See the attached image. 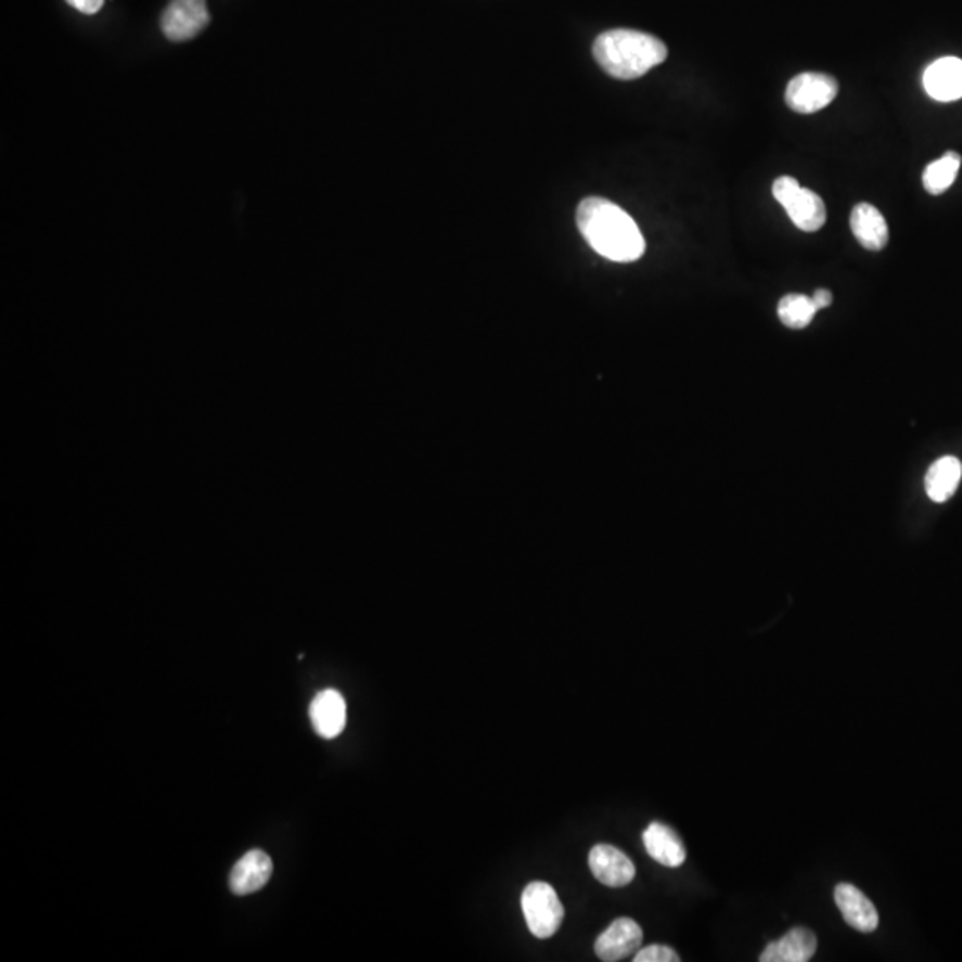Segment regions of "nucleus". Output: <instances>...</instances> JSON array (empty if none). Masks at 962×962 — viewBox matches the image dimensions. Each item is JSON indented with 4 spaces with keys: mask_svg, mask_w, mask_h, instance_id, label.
Instances as JSON below:
<instances>
[{
    "mask_svg": "<svg viewBox=\"0 0 962 962\" xmlns=\"http://www.w3.org/2000/svg\"><path fill=\"white\" fill-rule=\"evenodd\" d=\"M923 86L928 95L939 102L962 99V60L941 57L934 61L923 74Z\"/></svg>",
    "mask_w": 962,
    "mask_h": 962,
    "instance_id": "obj_12",
    "label": "nucleus"
},
{
    "mask_svg": "<svg viewBox=\"0 0 962 962\" xmlns=\"http://www.w3.org/2000/svg\"><path fill=\"white\" fill-rule=\"evenodd\" d=\"M643 847L654 861L667 868H679L687 861L683 842L665 823L653 822L643 831Z\"/></svg>",
    "mask_w": 962,
    "mask_h": 962,
    "instance_id": "obj_15",
    "label": "nucleus"
},
{
    "mask_svg": "<svg viewBox=\"0 0 962 962\" xmlns=\"http://www.w3.org/2000/svg\"><path fill=\"white\" fill-rule=\"evenodd\" d=\"M818 941L809 928L793 927L778 941L768 942L759 961L761 962H808L817 952Z\"/></svg>",
    "mask_w": 962,
    "mask_h": 962,
    "instance_id": "obj_13",
    "label": "nucleus"
},
{
    "mask_svg": "<svg viewBox=\"0 0 962 962\" xmlns=\"http://www.w3.org/2000/svg\"><path fill=\"white\" fill-rule=\"evenodd\" d=\"M961 478V460L950 457V454L936 460L925 476V490H927L928 498L933 499L934 503H945L958 490Z\"/></svg>",
    "mask_w": 962,
    "mask_h": 962,
    "instance_id": "obj_16",
    "label": "nucleus"
},
{
    "mask_svg": "<svg viewBox=\"0 0 962 962\" xmlns=\"http://www.w3.org/2000/svg\"><path fill=\"white\" fill-rule=\"evenodd\" d=\"M521 908L535 938H553L564 923L565 909L551 884L529 883L521 897Z\"/></svg>",
    "mask_w": 962,
    "mask_h": 962,
    "instance_id": "obj_4",
    "label": "nucleus"
},
{
    "mask_svg": "<svg viewBox=\"0 0 962 962\" xmlns=\"http://www.w3.org/2000/svg\"><path fill=\"white\" fill-rule=\"evenodd\" d=\"M68 4L85 15H93L104 5V0H68Z\"/></svg>",
    "mask_w": 962,
    "mask_h": 962,
    "instance_id": "obj_20",
    "label": "nucleus"
},
{
    "mask_svg": "<svg viewBox=\"0 0 962 962\" xmlns=\"http://www.w3.org/2000/svg\"><path fill=\"white\" fill-rule=\"evenodd\" d=\"M592 52L599 66L618 80L639 79L668 55L664 41L633 29L606 30L593 41Z\"/></svg>",
    "mask_w": 962,
    "mask_h": 962,
    "instance_id": "obj_2",
    "label": "nucleus"
},
{
    "mask_svg": "<svg viewBox=\"0 0 962 962\" xmlns=\"http://www.w3.org/2000/svg\"><path fill=\"white\" fill-rule=\"evenodd\" d=\"M590 872L599 883L608 888H623L634 878V864L631 859L614 845L599 843L590 850Z\"/></svg>",
    "mask_w": 962,
    "mask_h": 962,
    "instance_id": "obj_8",
    "label": "nucleus"
},
{
    "mask_svg": "<svg viewBox=\"0 0 962 962\" xmlns=\"http://www.w3.org/2000/svg\"><path fill=\"white\" fill-rule=\"evenodd\" d=\"M834 900L843 920L859 933H873L878 927V913L872 900L854 884L842 883L834 889Z\"/></svg>",
    "mask_w": 962,
    "mask_h": 962,
    "instance_id": "obj_9",
    "label": "nucleus"
},
{
    "mask_svg": "<svg viewBox=\"0 0 962 962\" xmlns=\"http://www.w3.org/2000/svg\"><path fill=\"white\" fill-rule=\"evenodd\" d=\"M838 82L831 75L808 72L790 80L784 100L795 113L811 115L828 107L838 95Z\"/></svg>",
    "mask_w": 962,
    "mask_h": 962,
    "instance_id": "obj_5",
    "label": "nucleus"
},
{
    "mask_svg": "<svg viewBox=\"0 0 962 962\" xmlns=\"http://www.w3.org/2000/svg\"><path fill=\"white\" fill-rule=\"evenodd\" d=\"M576 223L585 241L604 259L633 262L645 252V240L637 221L610 200L585 198L578 205Z\"/></svg>",
    "mask_w": 962,
    "mask_h": 962,
    "instance_id": "obj_1",
    "label": "nucleus"
},
{
    "mask_svg": "<svg viewBox=\"0 0 962 962\" xmlns=\"http://www.w3.org/2000/svg\"><path fill=\"white\" fill-rule=\"evenodd\" d=\"M961 163V154L953 152V150L947 152L939 159L933 161L923 171V188H925V191L934 196L942 195L958 179Z\"/></svg>",
    "mask_w": 962,
    "mask_h": 962,
    "instance_id": "obj_17",
    "label": "nucleus"
},
{
    "mask_svg": "<svg viewBox=\"0 0 962 962\" xmlns=\"http://www.w3.org/2000/svg\"><path fill=\"white\" fill-rule=\"evenodd\" d=\"M209 24L205 0H171L161 16V29L171 41H188Z\"/></svg>",
    "mask_w": 962,
    "mask_h": 962,
    "instance_id": "obj_6",
    "label": "nucleus"
},
{
    "mask_svg": "<svg viewBox=\"0 0 962 962\" xmlns=\"http://www.w3.org/2000/svg\"><path fill=\"white\" fill-rule=\"evenodd\" d=\"M346 701L337 690H323L310 703V722L321 739H337L346 728Z\"/></svg>",
    "mask_w": 962,
    "mask_h": 962,
    "instance_id": "obj_10",
    "label": "nucleus"
},
{
    "mask_svg": "<svg viewBox=\"0 0 962 962\" xmlns=\"http://www.w3.org/2000/svg\"><path fill=\"white\" fill-rule=\"evenodd\" d=\"M643 933L631 918H617L595 941V953L604 962H617L634 955L642 947Z\"/></svg>",
    "mask_w": 962,
    "mask_h": 962,
    "instance_id": "obj_7",
    "label": "nucleus"
},
{
    "mask_svg": "<svg viewBox=\"0 0 962 962\" xmlns=\"http://www.w3.org/2000/svg\"><path fill=\"white\" fill-rule=\"evenodd\" d=\"M273 873V861L262 850H252L235 863L230 872V889L240 897L265 888Z\"/></svg>",
    "mask_w": 962,
    "mask_h": 962,
    "instance_id": "obj_11",
    "label": "nucleus"
},
{
    "mask_svg": "<svg viewBox=\"0 0 962 962\" xmlns=\"http://www.w3.org/2000/svg\"><path fill=\"white\" fill-rule=\"evenodd\" d=\"M817 312L813 298L806 295H786L778 305L779 320L788 329H806Z\"/></svg>",
    "mask_w": 962,
    "mask_h": 962,
    "instance_id": "obj_18",
    "label": "nucleus"
},
{
    "mask_svg": "<svg viewBox=\"0 0 962 962\" xmlns=\"http://www.w3.org/2000/svg\"><path fill=\"white\" fill-rule=\"evenodd\" d=\"M634 962H679L678 952L665 945H649L634 953Z\"/></svg>",
    "mask_w": 962,
    "mask_h": 962,
    "instance_id": "obj_19",
    "label": "nucleus"
},
{
    "mask_svg": "<svg viewBox=\"0 0 962 962\" xmlns=\"http://www.w3.org/2000/svg\"><path fill=\"white\" fill-rule=\"evenodd\" d=\"M850 230L863 248L881 252L889 241L886 218L872 204H858L850 213Z\"/></svg>",
    "mask_w": 962,
    "mask_h": 962,
    "instance_id": "obj_14",
    "label": "nucleus"
},
{
    "mask_svg": "<svg viewBox=\"0 0 962 962\" xmlns=\"http://www.w3.org/2000/svg\"><path fill=\"white\" fill-rule=\"evenodd\" d=\"M811 298H813L818 310L828 309L833 304V293L829 290H817Z\"/></svg>",
    "mask_w": 962,
    "mask_h": 962,
    "instance_id": "obj_21",
    "label": "nucleus"
},
{
    "mask_svg": "<svg viewBox=\"0 0 962 962\" xmlns=\"http://www.w3.org/2000/svg\"><path fill=\"white\" fill-rule=\"evenodd\" d=\"M773 198L783 205L790 220L804 232H817L828 221V209L815 191L803 188L793 177H779L772 185Z\"/></svg>",
    "mask_w": 962,
    "mask_h": 962,
    "instance_id": "obj_3",
    "label": "nucleus"
}]
</instances>
